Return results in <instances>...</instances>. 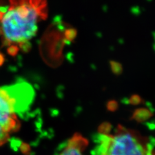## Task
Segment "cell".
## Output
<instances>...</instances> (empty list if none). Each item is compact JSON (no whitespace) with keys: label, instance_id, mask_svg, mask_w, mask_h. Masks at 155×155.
Segmentation results:
<instances>
[{"label":"cell","instance_id":"cell-1","mask_svg":"<svg viewBox=\"0 0 155 155\" xmlns=\"http://www.w3.org/2000/svg\"><path fill=\"white\" fill-rule=\"evenodd\" d=\"M0 16V36L10 54L30 49L38 23L48 16L47 0H9Z\"/></svg>","mask_w":155,"mask_h":155},{"label":"cell","instance_id":"cell-4","mask_svg":"<svg viewBox=\"0 0 155 155\" xmlns=\"http://www.w3.org/2000/svg\"><path fill=\"white\" fill-rule=\"evenodd\" d=\"M70 24L62 20L60 16H58L52 27H51L47 36V57L48 62L54 67L60 65L64 60L63 55L66 42L64 36L65 29Z\"/></svg>","mask_w":155,"mask_h":155},{"label":"cell","instance_id":"cell-9","mask_svg":"<svg viewBox=\"0 0 155 155\" xmlns=\"http://www.w3.org/2000/svg\"><path fill=\"white\" fill-rule=\"evenodd\" d=\"M127 102L133 105H139L141 104L142 103L144 102L143 100L142 99V98L141 96L138 94H134L130 96L129 98L127 100Z\"/></svg>","mask_w":155,"mask_h":155},{"label":"cell","instance_id":"cell-2","mask_svg":"<svg viewBox=\"0 0 155 155\" xmlns=\"http://www.w3.org/2000/svg\"><path fill=\"white\" fill-rule=\"evenodd\" d=\"M35 94L32 86L22 80L0 86V146L20 129L21 114L29 108Z\"/></svg>","mask_w":155,"mask_h":155},{"label":"cell","instance_id":"cell-6","mask_svg":"<svg viewBox=\"0 0 155 155\" xmlns=\"http://www.w3.org/2000/svg\"><path fill=\"white\" fill-rule=\"evenodd\" d=\"M153 115V114L151 110L148 108H138L134 111L131 119L137 121L138 122H142L150 118Z\"/></svg>","mask_w":155,"mask_h":155},{"label":"cell","instance_id":"cell-8","mask_svg":"<svg viewBox=\"0 0 155 155\" xmlns=\"http://www.w3.org/2000/svg\"><path fill=\"white\" fill-rule=\"evenodd\" d=\"M109 65L110 70L116 76H120L123 73V66L120 62L115 60H110Z\"/></svg>","mask_w":155,"mask_h":155},{"label":"cell","instance_id":"cell-10","mask_svg":"<svg viewBox=\"0 0 155 155\" xmlns=\"http://www.w3.org/2000/svg\"><path fill=\"white\" fill-rule=\"evenodd\" d=\"M107 109L111 112H114L118 108V103L114 100H109L107 103Z\"/></svg>","mask_w":155,"mask_h":155},{"label":"cell","instance_id":"cell-5","mask_svg":"<svg viewBox=\"0 0 155 155\" xmlns=\"http://www.w3.org/2000/svg\"><path fill=\"white\" fill-rule=\"evenodd\" d=\"M88 142L81 134H74L59 155H83Z\"/></svg>","mask_w":155,"mask_h":155},{"label":"cell","instance_id":"cell-3","mask_svg":"<svg viewBox=\"0 0 155 155\" xmlns=\"http://www.w3.org/2000/svg\"><path fill=\"white\" fill-rule=\"evenodd\" d=\"M93 155H154L147 140L119 125L113 134H100Z\"/></svg>","mask_w":155,"mask_h":155},{"label":"cell","instance_id":"cell-7","mask_svg":"<svg viewBox=\"0 0 155 155\" xmlns=\"http://www.w3.org/2000/svg\"><path fill=\"white\" fill-rule=\"evenodd\" d=\"M77 29L72 25L68 26L64 32V36L67 45H71L72 43H74L77 37Z\"/></svg>","mask_w":155,"mask_h":155}]
</instances>
